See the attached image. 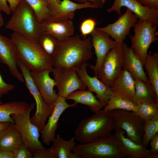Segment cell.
Wrapping results in <instances>:
<instances>
[{"label":"cell","instance_id":"obj_1","mask_svg":"<svg viewBox=\"0 0 158 158\" xmlns=\"http://www.w3.org/2000/svg\"><path fill=\"white\" fill-rule=\"evenodd\" d=\"M92 47L90 36L82 40L80 36L75 35L57 40L51 56L54 68L76 71L83 63L92 58Z\"/></svg>","mask_w":158,"mask_h":158},{"label":"cell","instance_id":"obj_2","mask_svg":"<svg viewBox=\"0 0 158 158\" xmlns=\"http://www.w3.org/2000/svg\"><path fill=\"white\" fill-rule=\"evenodd\" d=\"M10 38L18 58L30 71L52 70L54 67L51 57L38 43L14 32L11 34Z\"/></svg>","mask_w":158,"mask_h":158},{"label":"cell","instance_id":"obj_3","mask_svg":"<svg viewBox=\"0 0 158 158\" xmlns=\"http://www.w3.org/2000/svg\"><path fill=\"white\" fill-rule=\"evenodd\" d=\"M12 12L5 28L38 43L40 37L46 32L30 6L24 0H20Z\"/></svg>","mask_w":158,"mask_h":158},{"label":"cell","instance_id":"obj_4","mask_svg":"<svg viewBox=\"0 0 158 158\" xmlns=\"http://www.w3.org/2000/svg\"><path fill=\"white\" fill-rule=\"evenodd\" d=\"M114 130L111 111L101 109L91 117L80 121L73 137L80 144H86L108 135Z\"/></svg>","mask_w":158,"mask_h":158},{"label":"cell","instance_id":"obj_5","mask_svg":"<svg viewBox=\"0 0 158 158\" xmlns=\"http://www.w3.org/2000/svg\"><path fill=\"white\" fill-rule=\"evenodd\" d=\"M73 152L85 158H126L127 154L114 134L75 145Z\"/></svg>","mask_w":158,"mask_h":158},{"label":"cell","instance_id":"obj_6","mask_svg":"<svg viewBox=\"0 0 158 158\" xmlns=\"http://www.w3.org/2000/svg\"><path fill=\"white\" fill-rule=\"evenodd\" d=\"M17 66L20 70L27 88L35 101L36 109L35 114L30 118L31 122L38 128L40 133L46 124L48 118L54 109V106L47 104L31 76L30 70L19 59Z\"/></svg>","mask_w":158,"mask_h":158},{"label":"cell","instance_id":"obj_7","mask_svg":"<svg viewBox=\"0 0 158 158\" xmlns=\"http://www.w3.org/2000/svg\"><path fill=\"white\" fill-rule=\"evenodd\" d=\"M157 25L149 21L138 20L134 27V35H130V47L143 66L150 45L158 40Z\"/></svg>","mask_w":158,"mask_h":158},{"label":"cell","instance_id":"obj_8","mask_svg":"<svg viewBox=\"0 0 158 158\" xmlns=\"http://www.w3.org/2000/svg\"><path fill=\"white\" fill-rule=\"evenodd\" d=\"M111 111L114 129H122L127 137L142 145L145 121L134 111L120 109Z\"/></svg>","mask_w":158,"mask_h":158},{"label":"cell","instance_id":"obj_9","mask_svg":"<svg viewBox=\"0 0 158 158\" xmlns=\"http://www.w3.org/2000/svg\"><path fill=\"white\" fill-rule=\"evenodd\" d=\"M35 107V103L32 102L24 112L11 115L14 125L20 135L23 142L32 152L45 148L39 140L40 132L38 128L30 119L31 112Z\"/></svg>","mask_w":158,"mask_h":158},{"label":"cell","instance_id":"obj_10","mask_svg":"<svg viewBox=\"0 0 158 158\" xmlns=\"http://www.w3.org/2000/svg\"><path fill=\"white\" fill-rule=\"evenodd\" d=\"M122 43H117L109 51L97 73V77L109 87L120 75L123 68Z\"/></svg>","mask_w":158,"mask_h":158},{"label":"cell","instance_id":"obj_11","mask_svg":"<svg viewBox=\"0 0 158 158\" xmlns=\"http://www.w3.org/2000/svg\"><path fill=\"white\" fill-rule=\"evenodd\" d=\"M58 89V96L66 98L77 90L87 87L75 70H62L53 68L51 70Z\"/></svg>","mask_w":158,"mask_h":158},{"label":"cell","instance_id":"obj_12","mask_svg":"<svg viewBox=\"0 0 158 158\" xmlns=\"http://www.w3.org/2000/svg\"><path fill=\"white\" fill-rule=\"evenodd\" d=\"M138 20L134 13L126 8L125 12L119 16L115 22L104 27L96 28L107 34L117 43H122Z\"/></svg>","mask_w":158,"mask_h":158},{"label":"cell","instance_id":"obj_13","mask_svg":"<svg viewBox=\"0 0 158 158\" xmlns=\"http://www.w3.org/2000/svg\"><path fill=\"white\" fill-rule=\"evenodd\" d=\"M126 7L138 17V20H147L158 25V10L150 8L140 4L137 0H114L112 6L107 9L108 13L115 11L121 15V8Z\"/></svg>","mask_w":158,"mask_h":158},{"label":"cell","instance_id":"obj_14","mask_svg":"<svg viewBox=\"0 0 158 158\" xmlns=\"http://www.w3.org/2000/svg\"><path fill=\"white\" fill-rule=\"evenodd\" d=\"M92 46L96 57L95 65H90L89 67L93 71L94 76H97L100 66L109 51L117 43L106 32L95 28L90 34Z\"/></svg>","mask_w":158,"mask_h":158},{"label":"cell","instance_id":"obj_15","mask_svg":"<svg viewBox=\"0 0 158 158\" xmlns=\"http://www.w3.org/2000/svg\"><path fill=\"white\" fill-rule=\"evenodd\" d=\"M65 98L58 96L54 105V110L49 117L41 133L42 141L44 144L49 145L52 143L56 137V132L58 128V122L61 115L67 109L77 106L74 103L68 104Z\"/></svg>","mask_w":158,"mask_h":158},{"label":"cell","instance_id":"obj_16","mask_svg":"<svg viewBox=\"0 0 158 158\" xmlns=\"http://www.w3.org/2000/svg\"><path fill=\"white\" fill-rule=\"evenodd\" d=\"M51 71L44 69L39 71H30L31 76L46 103L54 106L58 95L54 89L56 86L54 79L49 75Z\"/></svg>","mask_w":158,"mask_h":158},{"label":"cell","instance_id":"obj_17","mask_svg":"<svg viewBox=\"0 0 158 158\" xmlns=\"http://www.w3.org/2000/svg\"><path fill=\"white\" fill-rule=\"evenodd\" d=\"M89 64L83 63L81 67L76 71L77 74L87 87L88 90L96 94L97 99L105 106L109 99L114 95L110 87L101 81L97 77L90 76L88 73L87 67Z\"/></svg>","mask_w":158,"mask_h":158},{"label":"cell","instance_id":"obj_18","mask_svg":"<svg viewBox=\"0 0 158 158\" xmlns=\"http://www.w3.org/2000/svg\"><path fill=\"white\" fill-rule=\"evenodd\" d=\"M18 56L10 38L0 34V62L6 65L10 73L19 81L25 83L24 79L18 69Z\"/></svg>","mask_w":158,"mask_h":158},{"label":"cell","instance_id":"obj_19","mask_svg":"<svg viewBox=\"0 0 158 158\" xmlns=\"http://www.w3.org/2000/svg\"><path fill=\"white\" fill-rule=\"evenodd\" d=\"M123 50V68L126 69L134 79H138L149 82L145 73L143 64L134 50L126 44L122 43Z\"/></svg>","mask_w":158,"mask_h":158},{"label":"cell","instance_id":"obj_20","mask_svg":"<svg viewBox=\"0 0 158 158\" xmlns=\"http://www.w3.org/2000/svg\"><path fill=\"white\" fill-rule=\"evenodd\" d=\"M114 134L119 140L129 158H158V155L152 154L150 150L142 145L135 143L125 135V131L116 128Z\"/></svg>","mask_w":158,"mask_h":158},{"label":"cell","instance_id":"obj_21","mask_svg":"<svg viewBox=\"0 0 158 158\" xmlns=\"http://www.w3.org/2000/svg\"><path fill=\"white\" fill-rule=\"evenodd\" d=\"M135 80L123 68L120 75L110 87L114 95L132 100L135 92Z\"/></svg>","mask_w":158,"mask_h":158},{"label":"cell","instance_id":"obj_22","mask_svg":"<svg viewBox=\"0 0 158 158\" xmlns=\"http://www.w3.org/2000/svg\"><path fill=\"white\" fill-rule=\"evenodd\" d=\"M87 8H95L90 2L78 4L70 0H62L52 17L47 21L56 22L68 20H71L74 17L76 10Z\"/></svg>","mask_w":158,"mask_h":158},{"label":"cell","instance_id":"obj_23","mask_svg":"<svg viewBox=\"0 0 158 158\" xmlns=\"http://www.w3.org/2000/svg\"><path fill=\"white\" fill-rule=\"evenodd\" d=\"M42 23L46 32L57 40H63L73 35L74 27L71 20L56 22L45 21Z\"/></svg>","mask_w":158,"mask_h":158},{"label":"cell","instance_id":"obj_24","mask_svg":"<svg viewBox=\"0 0 158 158\" xmlns=\"http://www.w3.org/2000/svg\"><path fill=\"white\" fill-rule=\"evenodd\" d=\"M65 99L73 100L76 104L79 103L86 105L94 113L105 106L94 96L92 92L88 90H76L68 96Z\"/></svg>","mask_w":158,"mask_h":158},{"label":"cell","instance_id":"obj_25","mask_svg":"<svg viewBox=\"0 0 158 158\" xmlns=\"http://www.w3.org/2000/svg\"><path fill=\"white\" fill-rule=\"evenodd\" d=\"M135 80V92L132 101L137 103L158 102V96L149 82Z\"/></svg>","mask_w":158,"mask_h":158},{"label":"cell","instance_id":"obj_26","mask_svg":"<svg viewBox=\"0 0 158 158\" xmlns=\"http://www.w3.org/2000/svg\"><path fill=\"white\" fill-rule=\"evenodd\" d=\"M22 142L20 135L14 124L0 131V149L13 152Z\"/></svg>","mask_w":158,"mask_h":158},{"label":"cell","instance_id":"obj_27","mask_svg":"<svg viewBox=\"0 0 158 158\" xmlns=\"http://www.w3.org/2000/svg\"><path fill=\"white\" fill-rule=\"evenodd\" d=\"M29 104L23 101H9L0 104V122H10L14 123L11 116L13 114L23 113L30 107Z\"/></svg>","mask_w":158,"mask_h":158},{"label":"cell","instance_id":"obj_28","mask_svg":"<svg viewBox=\"0 0 158 158\" xmlns=\"http://www.w3.org/2000/svg\"><path fill=\"white\" fill-rule=\"evenodd\" d=\"M149 82L158 96V53L149 51L144 64Z\"/></svg>","mask_w":158,"mask_h":158},{"label":"cell","instance_id":"obj_29","mask_svg":"<svg viewBox=\"0 0 158 158\" xmlns=\"http://www.w3.org/2000/svg\"><path fill=\"white\" fill-rule=\"evenodd\" d=\"M75 140L73 137L69 140L63 139L58 134L53 142L52 146L55 149L57 158H80L81 156L73 152L76 145Z\"/></svg>","mask_w":158,"mask_h":158},{"label":"cell","instance_id":"obj_30","mask_svg":"<svg viewBox=\"0 0 158 158\" xmlns=\"http://www.w3.org/2000/svg\"><path fill=\"white\" fill-rule=\"evenodd\" d=\"M34 11L41 23L49 20L53 14L47 0H24Z\"/></svg>","mask_w":158,"mask_h":158},{"label":"cell","instance_id":"obj_31","mask_svg":"<svg viewBox=\"0 0 158 158\" xmlns=\"http://www.w3.org/2000/svg\"><path fill=\"white\" fill-rule=\"evenodd\" d=\"M138 107V104L132 100L113 95L110 98L103 110L111 111L120 109L136 112Z\"/></svg>","mask_w":158,"mask_h":158},{"label":"cell","instance_id":"obj_32","mask_svg":"<svg viewBox=\"0 0 158 158\" xmlns=\"http://www.w3.org/2000/svg\"><path fill=\"white\" fill-rule=\"evenodd\" d=\"M135 112L145 121L158 116V102L138 103Z\"/></svg>","mask_w":158,"mask_h":158},{"label":"cell","instance_id":"obj_33","mask_svg":"<svg viewBox=\"0 0 158 158\" xmlns=\"http://www.w3.org/2000/svg\"><path fill=\"white\" fill-rule=\"evenodd\" d=\"M158 133V116L145 121L142 145L147 148L150 140Z\"/></svg>","mask_w":158,"mask_h":158},{"label":"cell","instance_id":"obj_34","mask_svg":"<svg viewBox=\"0 0 158 158\" xmlns=\"http://www.w3.org/2000/svg\"><path fill=\"white\" fill-rule=\"evenodd\" d=\"M57 42L56 39L45 32L40 37L38 43L45 51L51 57L55 50Z\"/></svg>","mask_w":158,"mask_h":158},{"label":"cell","instance_id":"obj_35","mask_svg":"<svg viewBox=\"0 0 158 158\" xmlns=\"http://www.w3.org/2000/svg\"><path fill=\"white\" fill-rule=\"evenodd\" d=\"M96 22L94 19L88 18L84 20L80 23V31L82 36L86 38V36L91 34L95 28Z\"/></svg>","mask_w":158,"mask_h":158},{"label":"cell","instance_id":"obj_36","mask_svg":"<svg viewBox=\"0 0 158 158\" xmlns=\"http://www.w3.org/2000/svg\"><path fill=\"white\" fill-rule=\"evenodd\" d=\"M14 158H33L32 152L23 142L13 150Z\"/></svg>","mask_w":158,"mask_h":158},{"label":"cell","instance_id":"obj_37","mask_svg":"<svg viewBox=\"0 0 158 158\" xmlns=\"http://www.w3.org/2000/svg\"><path fill=\"white\" fill-rule=\"evenodd\" d=\"M32 153L34 158H57L56 150L52 146L49 149L37 150Z\"/></svg>","mask_w":158,"mask_h":158},{"label":"cell","instance_id":"obj_38","mask_svg":"<svg viewBox=\"0 0 158 158\" xmlns=\"http://www.w3.org/2000/svg\"><path fill=\"white\" fill-rule=\"evenodd\" d=\"M15 87L14 85L7 83L4 80L0 72V99L4 95L8 94Z\"/></svg>","mask_w":158,"mask_h":158},{"label":"cell","instance_id":"obj_39","mask_svg":"<svg viewBox=\"0 0 158 158\" xmlns=\"http://www.w3.org/2000/svg\"><path fill=\"white\" fill-rule=\"evenodd\" d=\"M140 4L148 8L158 10V0H137Z\"/></svg>","mask_w":158,"mask_h":158},{"label":"cell","instance_id":"obj_40","mask_svg":"<svg viewBox=\"0 0 158 158\" xmlns=\"http://www.w3.org/2000/svg\"><path fill=\"white\" fill-rule=\"evenodd\" d=\"M149 143L151 146L150 150L151 153L158 155V133L150 140Z\"/></svg>","mask_w":158,"mask_h":158},{"label":"cell","instance_id":"obj_41","mask_svg":"<svg viewBox=\"0 0 158 158\" xmlns=\"http://www.w3.org/2000/svg\"><path fill=\"white\" fill-rule=\"evenodd\" d=\"M80 3H84L86 2H91L95 8H101L105 4L106 0H74Z\"/></svg>","mask_w":158,"mask_h":158},{"label":"cell","instance_id":"obj_42","mask_svg":"<svg viewBox=\"0 0 158 158\" xmlns=\"http://www.w3.org/2000/svg\"><path fill=\"white\" fill-rule=\"evenodd\" d=\"M0 10L8 15L11 12L6 0H0Z\"/></svg>","mask_w":158,"mask_h":158},{"label":"cell","instance_id":"obj_43","mask_svg":"<svg viewBox=\"0 0 158 158\" xmlns=\"http://www.w3.org/2000/svg\"><path fill=\"white\" fill-rule=\"evenodd\" d=\"M47 0L52 11L53 16L57 10L58 6L61 4V1L60 0Z\"/></svg>","mask_w":158,"mask_h":158},{"label":"cell","instance_id":"obj_44","mask_svg":"<svg viewBox=\"0 0 158 158\" xmlns=\"http://www.w3.org/2000/svg\"><path fill=\"white\" fill-rule=\"evenodd\" d=\"M0 158H14L13 151L0 149Z\"/></svg>","mask_w":158,"mask_h":158},{"label":"cell","instance_id":"obj_45","mask_svg":"<svg viewBox=\"0 0 158 158\" xmlns=\"http://www.w3.org/2000/svg\"><path fill=\"white\" fill-rule=\"evenodd\" d=\"M9 4L10 10L12 12L19 4L20 0H6Z\"/></svg>","mask_w":158,"mask_h":158},{"label":"cell","instance_id":"obj_46","mask_svg":"<svg viewBox=\"0 0 158 158\" xmlns=\"http://www.w3.org/2000/svg\"><path fill=\"white\" fill-rule=\"evenodd\" d=\"M11 123L10 122H0V131L8 128Z\"/></svg>","mask_w":158,"mask_h":158},{"label":"cell","instance_id":"obj_47","mask_svg":"<svg viewBox=\"0 0 158 158\" xmlns=\"http://www.w3.org/2000/svg\"><path fill=\"white\" fill-rule=\"evenodd\" d=\"M1 11L0 10V27H1L4 25V19L1 13Z\"/></svg>","mask_w":158,"mask_h":158},{"label":"cell","instance_id":"obj_48","mask_svg":"<svg viewBox=\"0 0 158 158\" xmlns=\"http://www.w3.org/2000/svg\"><path fill=\"white\" fill-rule=\"evenodd\" d=\"M2 103H3L2 102L1 100H0V104H1Z\"/></svg>","mask_w":158,"mask_h":158}]
</instances>
